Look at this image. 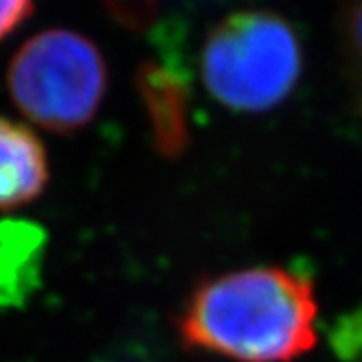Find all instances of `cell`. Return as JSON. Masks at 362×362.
Here are the masks:
<instances>
[{
    "label": "cell",
    "mask_w": 362,
    "mask_h": 362,
    "mask_svg": "<svg viewBox=\"0 0 362 362\" xmlns=\"http://www.w3.org/2000/svg\"><path fill=\"white\" fill-rule=\"evenodd\" d=\"M186 347L238 362H291L317 345V297L305 275L251 267L203 279L177 317Z\"/></svg>",
    "instance_id": "obj_1"
},
{
    "label": "cell",
    "mask_w": 362,
    "mask_h": 362,
    "mask_svg": "<svg viewBox=\"0 0 362 362\" xmlns=\"http://www.w3.org/2000/svg\"><path fill=\"white\" fill-rule=\"evenodd\" d=\"M303 66L293 24L273 11H238L205 35L201 76L210 96L234 112H269L297 86Z\"/></svg>",
    "instance_id": "obj_2"
},
{
    "label": "cell",
    "mask_w": 362,
    "mask_h": 362,
    "mask_svg": "<svg viewBox=\"0 0 362 362\" xmlns=\"http://www.w3.org/2000/svg\"><path fill=\"white\" fill-rule=\"evenodd\" d=\"M7 88L31 122L70 134L94 120L107 92V64L90 37L48 29L18 48L7 70Z\"/></svg>",
    "instance_id": "obj_3"
},
{
    "label": "cell",
    "mask_w": 362,
    "mask_h": 362,
    "mask_svg": "<svg viewBox=\"0 0 362 362\" xmlns=\"http://www.w3.org/2000/svg\"><path fill=\"white\" fill-rule=\"evenodd\" d=\"M48 158L40 138L0 116V210L35 201L48 184Z\"/></svg>",
    "instance_id": "obj_4"
},
{
    "label": "cell",
    "mask_w": 362,
    "mask_h": 362,
    "mask_svg": "<svg viewBox=\"0 0 362 362\" xmlns=\"http://www.w3.org/2000/svg\"><path fill=\"white\" fill-rule=\"evenodd\" d=\"M138 88L153 124L155 142L166 155H175L188 140V88L184 74L166 64H142L138 70Z\"/></svg>",
    "instance_id": "obj_5"
},
{
    "label": "cell",
    "mask_w": 362,
    "mask_h": 362,
    "mask_svg": "<svg viewBox=\"0 0 362 362\" xmlns=\"http://www.w3.org/2000/svg\"><path fill=\"white\" fill-rule=\"evenodd\" d=\"M42 229L29 223H0V305L24 299L37 281Z\"/></svg>",
    "instance_id": "obj_6"
},
{
    "label": "cell",
    "mask_w": 362,
    "mask_h": 362,
    "mask_svg": "<svg viewBox=\"0 0 362 362\" xmlns=\"http://www.w3.org/2000/svg\"><path fill=\"white\" fill-rule=\"evenodd\" d=\"M341 46L347 72L362 100V0H345L343 3Z\"/></svg>",
    "instance_id": "obj_7"
},
{
    "label": "cell",
    "mask_w": 362,
    "mask_h": 362,
    "mask_svg": "<svg viewBox=\"0 0 362 362\" xmlns=\"http://www.w3.org/2000/svg\"><path fill=\"white\" fill-rule=\"evenodd\" d=\"M110 13L129 29H142L155 18L158 0H105Z\"/></svg>",
    "instance_id": "obj_8"
},
{
    "label": "cell",
    "mask_w": 362,
    "mask_h": 362,
    "mask_svg": "<svg viewBox=\"0 0 362 362\" xmlns=\"http://www.w3.org/2000/svg\"><path fill=\"white\" fill-rule=\"evenodd\" d=\"M35 0H0V42L33 13Z\"/></svg>",
    "instance_id": "obj_9"
}]
</instances>
